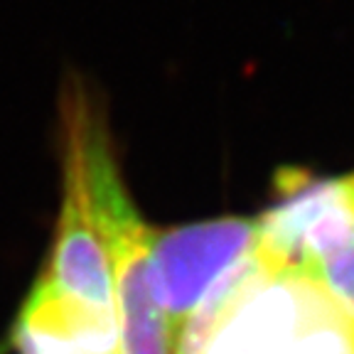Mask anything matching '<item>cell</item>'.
Returning a JSON list of instances; mask_svg holds the SVG:
<instances>
[{"label":"cell","mask_w":354,"mask_h":354,"mask_svg":"<svg viewBox=\"0 0 354 354\" xmlns=\"http://www.w3.org/2000/svg\"><path fill=\"white\" fill-rule=\"evenodd\" d=\"M175 354H354V308L254 246L183 322Z\"/></svg>","instance_id":"cell-1"},{"label":"cell","mask_w":354,"mask_h":354,"mask_svg":"<svg viewBox=\"0 0 354 354\" xmlns=\"http://www.w3.org/2000/svg\"><path fill=\"white\" fill-rule=\"evenodd\" d=\"M62 143L77 158L88 212L109 259L121 354H175V332L155 283L153 229L133 205L104 113L82 84H72L62 99Z\"/></svg>","instance_id":"cell-2"},{"label":"cell","mask_w":354,"mask_h":354,"mask_svg":"<svg viewBox=\"0 0 354 354\" xmlns=\"http://www.w3.org/2000/svg\"><path fill=\"white\" fill-rule=\"evenodd\" d=\"M276 199L256 219V249L320 281L354 308V175L300 167L276 175Z\"/></svg>","instance_id":"cell-3"},{"label":"cell","mask_w":354,"mask_h":354,"mask_svg":"<svg viewBox=\"0 0 354 354\" xmlns=\"http://www.w3.org/2000/svg\"><path fill=\"white\" fill-rule=\"evenodd\" d=\"M256 246V219L221 216L153 232L158 298L172 332Z\"/></svg>","instance_id":"cell-4"},{"label":"cell","mask_w":354,"mask_h":354,"mask_svg":"<svg viewBox=\"0 0 354 354\" xmlns=\"http://www.w3.org/2000/svg\"><path fill=\"white\" fill-rule=\"evenodd\" d=\"M62 209L50 259L39 278L59 293L96 308L113 310V283L106 249L84 194L82 172L69 145L62 143Z\"/></svg>","instance_id":"cell-5"},{"label":"cell","mask_w":354,"mask_h":354,"mask_svg":"<svg viewBox=\"0 0 354 354\" xmlns=\"http://www.w3.org/2000/svg\"><path fill=\"white\" fill-rule=\"evenodd\" d=\"M8 342L17 354H121L113 310L69 298L39 276Z\"/></svg>","instance_id":"cell-6"},{"label":"cell","mask_w":354,"mask_h":354,"mask_svg":"<svg viewBox=\"0 0 354 354\" xmlns=\"http://www.w3.org/2000/svg\"><path fill=\"white\" fill-rule=\"evenodd\" d=\"M8 349H10V342H8V339H6V342H0V354H6Z\"/></svg>","instance_id":"cell-7"}]
</instances>
